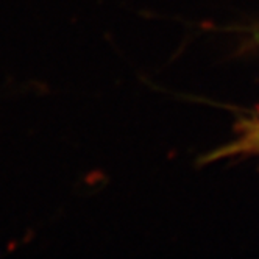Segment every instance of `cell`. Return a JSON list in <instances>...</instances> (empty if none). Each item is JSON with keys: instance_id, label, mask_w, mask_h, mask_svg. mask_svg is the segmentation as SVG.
<instances>
[{"instance_id": "6da1fadb", "label": "cell", "mask_w": 259, "mask_h": 259, "mask_svg": "<svg viewBox=\"0 0 259 259\" xmlns=\"http://www.w3.org/2000/svg\"><path fill=\"white\" fill-rule=\"evenodd\" d=\"M257 139H259V130H257Z\"/></svg>"}]
</instances>
